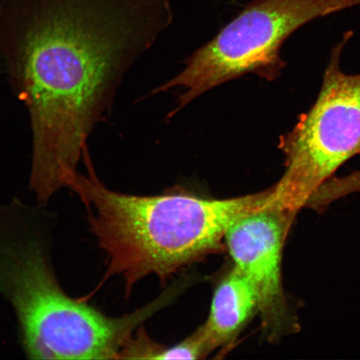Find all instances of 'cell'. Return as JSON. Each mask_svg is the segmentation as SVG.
<instances>
[{
  "label": "cell",
  "instance_id": "5b68a950",
  "mask_svg": "<svg viewBox=\"0 0 360 360\" xmlns=\"http://www.w3.org/2000/svg\"><path fill=\"white\" fill-rule=\"evenodd\" d=\"M282 147L286 169L274 190L281 204L296 214L360 152V74L343 73L333 58L316 102Z\"/></svg>",
  "mask_w": 360,
  "mask_h": 360
},
{
  "label": "cell",
  "instance_id": "7a4b0ae2",
  "mask_svg": "<svg viewBox=\"0 0 360 360\" xmlns=\"http://www.w3.org/2000/svg\"><path fill=\"white\" fill-rule=\"evenodd\" d=\"M82 160L87 175L76 174L69 188L88 210L89 231L106 255V277L122 278L128 294L146 277L165 282L184 267L222 253L229 228L272 195L271 188L223 200L181 191L126 195L101 181L88 146Z\"/></svg>",
  "mask_w": 360,
  "mask_h": 360
},
{
  "label": "cell",
  "instance_id": "3957f363",
  "mask_svg": "<svg viewBox=\"0 0 360 360\" xmlns=\"http://www.w3.org/2000/svg\"><path fill=\"white\" fill-rule=\"evenodd\" d=\"M34 217L20 202L0 208V295L15 313L27 357L121 359L134 332L168 299L120 318L72 299L57 280L47 235Z\"/></svg>",
  "mask_w": 360,
  "mask_h": 360
},
{
  "label": "cell",
  "instance_id": "52a82bcc",
  "mask_svg": "<svg viewBox=\"0 0 360 360\" xmlns=\"http://www.w3.org/2000/svg\"><path fill=\"white\" fill-rule=\"evenodd\" d=\"M256 314L255 291L232 265L214 288L209 317L200 328L214 351L224 349L227 352Z\"/></svg>",
  "mask_w": 360,
  "mask_h": 360
},
{
  "label": "cell",
  "instance_id": "6da1fadb",
  "mask_svg": "<svg viewBox=\"0 0 360 360\" xmlns=\"http://www.w3.org/2000/svg\"><path fill=\"white\" fill-rule=\"evenodd\" d=\"M172 21L169 0H0V58L29 112L40 202L69 188L124 76Z\"/></svg>",
  "mask_w": 360,
  "mask_h": 360
},
{
  "label": "cell",
  "instance_id": "8992f818",
  "mask_svg": "<svg viewBox=\"0 0 360 360\" xmlns=\"http://www.w3.org/2000/svg\"><path fill=\"white\" fill-rule=\"evenodd\" d=\"M296 214L276 199L269 200L229 228L225 250L254 290L263 335L276 343L300 326L283 285V250Z\"/></svg>",
  "mask_w": 360,
  "mask_h": 360
},
{
  "label": "cell",
  "instance_id": "277c9868",
  "mask_svg": "<svg viewBox=\"0 0 360 360\" xmlns=\"http://www.w3.org/2000/svg\"><path fill=\"white\" fill-rule=\"evenodd\" d=\"M359 4L360 0H254L151 94L183 90L171 118L210 90L243 75L274 78L281 67V48L290 34L318 18Z\"/></svg>",
  "mask_w": 360,
  "mask_h": 360
}]
</instances>
